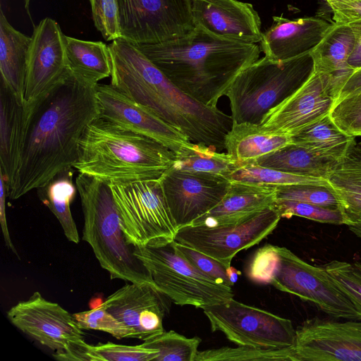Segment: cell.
<instances>
[{
    "instance_id": "46",
    "label": "cell",
    "mask_w": 361,
    "mask_h": 361,
    "mask_svg": "<svg viewBox=\"0 0 361 361\" xmlns=\"http://www.w3.org/2000/svg\"><path fill=\"white\" fill-rule=\"evenodd\" d=\"M348 25L351 28L354 37L353 47L348 63L350 68L355 71L361 68V20Z\"/></svg>"
},
{
    "instance_id": "28",
    "label": "cell",
    "mask_w": 361,
    "mask_h": 361,
    "mask_svg": "<svg viewBox=\"0 0 361 361\" xmlns=\"http://www.w3.org/2000/svg\"><path fill=\"white\" fill-rule=\"evenodd\" d=\"M65 44L73 75L93 85L111 76V63L109 45L100 41H87L66 35Z\"/></svg>"
},
{
    "instance_id": "6",
    "label": "cell",
    "mask_w": 361,
    "mask_h": 361,
    "mask_svg": "<svg viewBox=\"0 0 361 361\" xmlns=\"http://www.w3.org/2000/svg\"><path fill=\"white\" fill-rule=\"evenodd\" d=\"M312 69L310 53L286 61L264 56L250 64L237 75L225 94L233 125H259L271 109L303 83Z\"/></svg>"
},
{
    "instance_id": "32",
    "label": "cell",
    "mask_w": 361,
    "mask_h": 361,
    "mask_svg": "<svg viewBox=\"0 0 361 361\" xmlns=\"http://www.w3.org/2000/svg\"><path fill=\"white\" fill-rule=\"evenodd\" d=\"M158 352L137 345L116 344L111 342L90 345L85 341L72 343L59 353V360L77 361H154Z\"/></svg>"
},
{
    "instance_id": "37",
    "label": "cell",
    "mask_w": 361,
    "mask_h": 361,
    "mask_svg": "<svg viewBox=\"0 0 361 361\" xmlns=\"http://www.w3.org/2000/svg\"><path fill=\"white\" fill-rule=\"evenodd\" d=\"M361 317V257L353 262L332 260L322 266Z\"/></svg>"
},
{
    "instance_id": "40",
    "label": "cell",
    "mask_w": 361,
    "mask_h": 361,
    "mask_svg": "<svg viewBox=\"0 0 361 361\" xmlns=\"http://www.w3.org/2000/svg\"><path fill=\"white\" fill-rule=\"evenodd\" d=\"M329 116L343 133L354 137L361 136V90L336 101Z\"/></svg>"
},
{
    "instance_id": "11",
    "label": "cell",
    "mask_w": 361,
    "mask_h": 361,
    "mask_svg": "<svg viewBox=\"0 0 361 361\" xmlns=\"http://www.w3.org/2000/svg\"><path fill=\"white\" fill-rule=\"evenodd\" d=\"M121 38L154 44L181 37L195 28L192 0H117Z\"/></svg>"
},
{
    "instance_id": "12",
    "label": "cell",
    "mask_w": 361,
    "mask_h": 361,
    "mask_svg": "<svg viewBox=\"0 0 361 361\" xmlns=\"http://www.w3.org/2000/svg\"><path fill=\"white\" fill-rule=\"evenodd\" d=\"M281 219L277 209L272 207L237 224L181 228L177 231L175 240L231 266L238 252L267 238Z\"/></svg>"
},
{
    "instance_id": "16",
    "label": "cell",
    "mask_w": 361,
    "mask_h": 361,
    "mask_svg": "<svg viewBox=\"0 0 361 361\" xmlns=\"http://www.w3.org/2000/svg\"><path fill=\"white\" fill-rule=\"evenodd\" d=\"M294 361H361V322L319 317L295 329Z\"/></svg>"
},
{
    "instance_id": "25",
    "label": "cell",
    "mask_w": 361,
    "mask_h": 361,
    "mask_svg": "<svg viewBox=\"0 0 361 361\" xmlns=\"http://www.w3.org/2000/svg\"><path fill=\"white\" fill-rule=\"evenodd\" d=\"M326 180L338 197L344 225L361 224V142H353Z\"/></svg>"
},
{
    "instance_id": "2",
    "label": "cell",
    "mask_w": 361,
    "mask_h": 361,
    "mask_svg": "<svg viewBox=\"0 0 361 361\" xmlns=\"http://www.w3.org/2000/svg\"><path fill=\"white\" fill-rule=\"evenodd\" d=\"M111 84L185 134L192 143L220 152L233 126L231 116L205 105L175 86L132 42L109 45Z\"/></svg>"
},
{
    "instance_id": "19",
    "label": "cell",
    "mask_w": 361,
    "mask_h": 361,
    "mask_svg": "<svg viewBox=\"0 0 361 361\" xmlns=\"http://www.w3.org/2000/svg\"><path fill=\"white\" fill-rule=\"evenodd\" d=\"M329 78L312 69L303 83L263 118L265 131L293 135L329 114L335 102Z\"/></svg>"
},
{
    "instance_id": "1",
    "label": "cell",
    "mask_w": 361,
    "mask_h": 361,
    "mask_svg": "<svg viewBox=\"0 0 361 361\" xmlns=\"http://www.w3.org/2000/svg\"><path fill=\"white\" fill-rule=\"evenodd\" d=\"M96 85L71 73L44 97L25 104L19 161L6 188L11 200L46 185L58 173L73 166L85 129L99 117Z\"/></svg>"
},
{
    "instance_id": "31",
    "label": "cell",
    "mask_w": 361,
    "mask_h": 361,
    "mask_svg": "<svg viewBox=\"0 0 361 361\" xmlns=\"http://www.w3.org/2000/svg\"><path fill=\"white\" fill-rule=\"evenodd\" d=\"M73 177V167L66 169L37 190L40 200L60 223L66 238L77 244L80 238L70 207L77 190Z\"/></svg>"
},
{
    "instance_id": "15",
    "label": "cell",
    "mask_w": 361,
    "mask_h": 361,
    "mask_svg": "<svg viewBox=\"0 0 361 361\" xmlns=\"http://www.w3.org/2000/svg\"><path fill=\"white\" fill-rule=\"evenodd\" d=\"M7 317L22 332L56 352L85 341L82 329L73 314L39 292L11 307Z\"/></svg>"
},
{
    "instance_id": "4",
    "label": "cell",
    "mask_w": 361,
    "mask_h": 361,
    "mask_svg": "<svg viewBox=\"0 0 361 361\" xmlns=\"http://www.w3.org/2000/svg\"><path fill=\"white\" fill-rule=\"evenodd\" d=\"M175 159L157 141L98 117L85 129L73 167L102 180L126 183L159 179Z\"/></svg>"
},
{
    "instance_id": "22",
    "label": "cell",
    "mask_w": 361,
    "mask_h": 361,
    "mask_svg": "<svg viewBox=\"0 0 361 361\" xmlns=\"http://www.w3.org/2000/svg\"><path fill=\"white\" fill-rule=\"evenodd\" d=\"M276 201L275 185L231 181L222 200L192 225L216 226L237 224L274 207Z\"/></svg>"
},
{
    "instance_id": "51",
    "label": "cell",
    "mask_w": 361,
    "mask_h": 361,
    "mask_svg": "<svg viewBox=\"0 0 361 361\" xmlns=\"http://www.w3.org/2000/svg\"><path fill=\"white\" fill-rule=\"evenodd\" d=\"M24 1H25V7L27 9L29 8V4H30V0H24Z\"/></svg>"
},
{
    "instance_id": "23",
    "label": "cell",
    "mask_w": 361,
    "mask_h": 361,
    "mask_svg": "<svg viewBox=\"0 0 361 361\" xmlns=\"http://www.w3.org/2000/svg\"><path fill=\"white\" fill-rule=\"evenodd\" d=\"M353 42L354 37L350 26L334 22L323 39L310 53L313 68L329 78L336 101L354 73L348 63Z\"/></svg>"
},
{
    "instance_id": "45",
    "label": "cell",
    "mask_w": 361,
    "mask_h": 361,
    "mask_svg": "<svg viewBox=\"0 0 361 361\" xmlns=\"http://www.w3.org/2000/svg\"><path fill=\"white\" fill-rule=\"evenodd\" d=\"M7 197L6 184L4 178L0 172V222L1 226L4 240L6 247L13 252L16 255L18 252L15 248L9 233L6 214V198Z\"/></svg>"
},
{
    "instance_id": "38",
    "label": "cell",
    "mask_w": 361,
    "mask_h": 361,
    "mask_svg": "<svg viewBox=\"0 0 361 361\" xmlns=\"http://www.w3.org/2000/svg\"><path fill=\"white\" fill-rule=\"evenodd\" d=\"M275 186L276 199L299 201L328 208L339 209L338 197L331 187L310 184Z\"/></svg>"
},
{
    "instance_id": "5",
    "label": "cell",
    "mask_w": 361,
    "mask_h": 361,
    "mask_svg": "<svg viewBox=\"0 0 361 361\" xmlns=\"http://www.w3.org/2000/svg\"><path fill=\"white\" fill-rule=\"evenodd\" d=\"M75 185L84 217L82 240L90 245L100 266L111 279L155 285L126 240L110 182L79 173Z\"/></svg>"
},
{
    "instance_id": "26",
    "label": "cell",
    "mask_w": 361,
    "mask_h": 361,
    "mask_svg": "<svg viewBox=\"0 0 361 361\" xmlns=\"http://www.w3.org/2000/svg\"><path fill=\"white\" fill-rule=\"evenodd\" d=\"M31 37L15 29L0 11L1 80L24 102L28 49Z\"/></svg>"
},
{
    "instance_id": "42",
    "label": "cell",
    "mask_w": 361,
    "mask_h": 361,
    "mask_svg": "<svg viewBox=\"0 0 361 361\" xmlns=\"http://www.w3.org/2000/svg\"><path fill=\"white\" fill-rule=\"evenodd\" d=\"M82 329L97 330L121 339L128 338V331L111 312L99 305L90 310L73 314Z\"/></svg>"
},
{
    "instance_id": "35",
    "label": "cell",
    "mask_w": 361,
    "mask_h": 361,
    "mask_svg": "<svg viewBox=\"0 0 361 361\" xmlns=\"http://www.w3.org/2000/svg\"><path fill=\"white\" fill-rule=\"evenodd\" d=\"M195 361H294V357L293 346L275 349L238 345L198 351Z\"/></svg>"
},
{
    "instance_id": "34",
    "label": "cell",
    "mask_w": 361,
    "mask_h": 361,
    "mask_svg": "<svg viewBox=\"0 0 361 361\" xmlns=\"http://www.w3.org/2000/svg\"><path fill=\"white\" fill-rule=\"evenodd\" d=\"M229 180L272 185L310 184L331 187L328 180L324 178L296 175L261 166L252 162L238 165L231 174Z\"/></svg>"
},
{
    "instance_id": "7",
    "label": "cell",
    "mask_w": 361,
    "mask_h": 361,
    "mask_svg": "<svg viewBox=\"0 0 361 361\" xmlns=\"http://www.w3.org/2000/svg\"><path fill=\"white\" fill-rule=\"evenodd\" d=\"M127 243L160 246L175 240L177 228L159 179L110 183Z\"/></svg>"
},
{
    "instance_id": "43",
    "label": "cell",
    "mask_w": 361,
    "mask_h": 361,
    "mask_svg": "<svg viewBox=\"0 0 361 361\" xmlns=\"http://www.w3.org/2000/svg\"><path fill=\"white\" fill-rule=\"evenodd\" d=\"M96 28L106 41L121 38L117 0H89Z\"/></svg>"
},
{
    "instance_id": "41",
    "label": "cell",
    "mask_w": 361,
    "mask_h": 361,
    "mask_svg": "<svg viewBox=\"0 0 361 361\" xmlns=\"http://www.w3.org/2000/svg\"><path fill=\"white\" fill-rule=\"evenodd\" d=\"M172 245L179 255L210 279L218 283L233 286L228 274L231 266L176 240Z\"/></svg>"
},
{
    "instance_id": "17",
    "label": "cell",
    "mask_w": 361,
    "mask_h": 361,
    "mask_svg": "<svg viewBox=\"0 0 361 361\" xmlns=\"http://www.w3.org/2000/svg\"><path fill=\"white\" fill-rule=\"evenodd\" d=\"M170 299L154 284L126 283L101 304L128 331V338L145 341L164 331Z\"/></svg>"
},
{
    "instance_id": "48",
    "label": "cell",
    "mask_w": 361,
    "mask_h": 361,
    "mask_svg": "<svg viewBox=\"0 0 361 361\" xmlns=\"http://www.w3.org/2000/svg\"><path fill=\"white\" fill-rule=\"evenodd\" d=\"M361 90V68L354 71L343 87L338 99H341L352 92Z\"/></svg>"
},
{
    "instance_id": "24",
    "label": "cell",
    "mask_w": 361,
    "mask_h": 361,
    "mask_svg": "<svg viewBox=\"0 0 361 361\" xmlns=\"http://www.w3.org/2000/svg\"><path fill=\"white\" fill-rule=\"evenodd\" d=\"M26 121L25 103L0 80V172L6 184L16 171Z\"/></svg>"
},
{
    "instance_id": "18",
    "label": "cell",
    "mask_w": 361,
    "mask_h": 361,
    "mask_svg": "<svg viewBox=\"0 0 361 361\" xmlns=\"http://www.w3.org/2000/svg\"><path fill=\"white\" fill-rule=\"evenodd\" d=\"M99 117L118 126L152 138L176 155L193 145L179 130L126 96L111 83L96 85Z\"/></svg>"
},
{
    "instance_id": "20",
    "label": "cell",
    "mask_w": 361,
    "mask_h": 361,
    "mask_svg": "<svg viewBox=\"0 0 361 361\" xmlns=\"http://www.w3.org/2000/svg\"><path fill=\"white\" fill-rule=\"evenodd\" d=\"M195 27L230 40L257 44L261 20L252 5L238 0H192Z\"/></svg>"
},
{
    "instance_id": "10",
    "label": "cell",
    "mask_w": 361,
    "mask_h": 361,
    "mask_svg": "<svg viewBox=\"0 0 361 361\" xmlns=\"http://www.w3.org/2000/svg\"><path fill=\"white\" fill-rule=\"evenodd\" d=\"M276 247L279 261L270 284L314 304L329 316L361 320L352 302L323 267L307 263L286 247Z\"/></svg>"
},
{
    "instance_id": "36",
    "label": "cell",
    "mask_w": 361,
    "mask_h": 361,
    "mask_svg": "<svg viewBox=\"0 0 361 361\" xmlns=\"http://www.w3.org/2000/svg\"><path fill=\"white\" fill-rule=\"evenodd\" d=\"M201 341L200 337L187 338L171 330L143 341L141 345L158 352L154 361H195Z\"/></svg>"
},
{
    "instance_id": "8",
    "label": "cell",
    "mask_w": 361,
    "mask_h": 361,
    "mask_svg": "<svg viewBox=\"0 0 361 361\" xmlns=\"http://www.w3.org/2000/svg\"><path fill=\"white\" fill-rule=\"evenodd\" d=\"M133 252L157 288L176 305L204 309L234 297L231 287L218 283L196 269L176 252L172 243L133 246Z\"/></svg>"
},
{
    "instance_id": "44",
    "label": "cell",
    "mask_w": 361,
    "mask_h": 361,
    "mask_svg": "<svg viewBox=\"0 0 361 361\" xmlns=\"http://www.w3.org/2000/svg\"><path fill=\"white\" fill-rule=\"evenodd\" d=\"M276 245L267 244L253 255L247 269L248 278L260 284H270L279 265Z\"/></svg>"
},
{
    "instance_id": "30",
    "label": "cell",
    "mask_w": 361,
    "mask_h": 361,
    "mask_svg": "<svg viewBox=\"0 0 361 361\" xmlns=\"http://www.w3.org/2000/svg\"><path fill=\"white\" fill-rule=\"evenodd\" d=\"M250 162L296 175L324 179L338 163L317 156L294 143Z\"/></svg>"
},
{
    "instance_id": "3",
    "label": "cell",
    "mask_w": 361,
    "mask_h": 361,
    "mask_svg": "<svg viewBox=\"0 0 361 361\" xmlns=\"http://www.w3.org/2000/svg\"><path fill=\"white\" fill-rule=\"evenodd\" d=\"M134 44L175 86L211 106H216L237 75L259 59L261 51L257 44L222 38L198 27L175 39Z\"/></svg>"
},
{
    "instance_id": "47",
    "label": "cell",
    "mask_w": 361,
    "mask_h": 361,
    "mask_svg": "<svg viewBox=\"0 0 361 361\" xmlns=\"http://www.w3.org/2000/svg\"><path fill=\"white\" fill-rule=\"evenodd\" d=\"M359 20H361V4L333 15V21L336 23L348 24Z\"/></svg>"
},
{
    "instance_id": "27",
    "label": "cell",
    "mask_w": 361,
    "mask_h": 361,
    "mask_svg": "<svg viewBox=\"0 0 361 361\" xmlns=\"http://www.w3.org/2000/svg\"><path fill=\"white\" fill-rule=\"evenodd\" d=\"M292 143L290 135L262 130L258 125H233L225 140L226 152L238 165L250 162Z\"/></svg>"
},
{
    "instance_id": "13",
    "label": "cell",
    "mask_w": 361,
    "mask_h": 361,
    "mask_svg": "<svg viewBox=\"0 0 361 361\" xmlns=\"http://www.w3.org/2000/svg\"><path fill=\"white\" fill-rule=\"evenodd\" d=\"M30 37L24 89L25 104L44 97L71 74L65 35L56 20L50 18L42 20Z\"/></svg>"
},
{
    "instance_id": "21",
    "label": "cell",
    "mask_w": 361,
    "mask_h": 361,
    "mask_svg": "<svg viewBox=\"0 0 361 361\" xmlns=\"http://www.w3.org/2000/svg\"><path fill=\"white\" fill-rule=\"evenodd\" d=\"M333 23L317 16L293 20L273 16V24L262 32L261 51L274 61H286L310 53Z\"/></svg>"
},
{
    "instance_id": "50",
    "label": "cell",
    "mask_w": 361,
    "mask_h": 361,
    "mask_svg": "<svg viewBox=\"0 0 361 361\" xmlns=\"http://www.w3.org/2000/svg\"><path fill=\"white\" fill-rule=\"evenodd\" d=\"M350 231L356 235L358 238H361V224H355L349 226Z\"/></svg>"
},
{
    "instance_id": "29",
    "label": "cell",
    "mask_w": 361,
    "mask_h": 361,
    "mask_svg": "<svg viewBox=\"0 0 361 361\" xmlns=\"http://www.w3.org/2000/svg\"><path fill=\"white\" fill-rule=\"evenodd\" d=\"M292 143L301 146L314 154L341 161L355 140L341 130L329 114L291 135Z\"/></svg>"
},
{
    "instance_id": "9",
    "label": "cell",
    "mask_w": 361,
    "mask_h": 361,
    "mask_svg": "<svg viewBox=\"0 0 361 361\" xmlns=\"http://www.w3.org/2000/svg\"><path fill=\"white\" fill-rule=\"evenodd\" d=\"M202 310L211 330L222 332L237 345L280 349L295 343V329L290 319L233 298Z\"/></svg>"
},
{
    "instance_id": "39",
    "label": "cell",
    "mask_w": 361,
    "mask_h": 361,
    "mask_svg": "<svg viewBox=\"0 0 361 361\" xmlns=\"http://www.w3.org/2000/svg\"><path fill=\"white\" fill-rule=\"evenodd\" d=\"M274 207L281 218L290 219L297 216L323 224H344V219L339 209L283 199H276Z\"/></svg>"
},
{
    "instance_id": "33",
    "label": "cell",
    "mask_w": 361,
    "mask_h": 361,
    "mask_svg": "<svg viewBox=\"0 0 361 361\" xmlns=\"http://www.w3.org/2000/svg\"><path fill=\"white\" fill-rule=\"evenodd\" d=\"M173 168L193 173H207L229 180L238 163L227 153L204 145L192 146L176 155Z\"/></svg>"
},
{
    "instance_id": "49",
    "label": "cell",
    "mask_w": 361,
    "mask_h": 361,
    "mask_svg": "<svg viewBox=\"0 0 361 361\" xmlns=\"http://www.w3.org/2000/svg\"><path fill=\"white\" fill-rule=\"evenodd\" d=\"M328 4L334 14H336L350 8H352L359 4H361V0H324Z\"/></svg>"
},
{
    "instance_id": "14",
    "label": "cell",
    "mask_w": 361,
    "mask_h": 361,
    "mask_svg": "<svg viewBox=\"0 0 361 361\" xmlns=\"http://www.w3.org/2000/svg\"><path fill=\"white\" fill-rule=\"evenodd\" d=\"M177 229L192 225L215 207L227 193L231 180L171 166L159 178Z\"/></svg>"
}]
</instances>
